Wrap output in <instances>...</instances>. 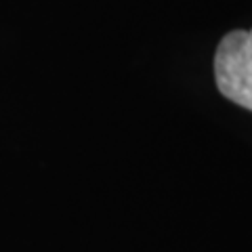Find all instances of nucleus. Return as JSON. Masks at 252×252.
<instances>
[{
    "label": "nucleus",
    "instance_id": "f257e3e1",
    "mask_svg": "<svg viewBox=\"0 0 252 252\" xmlns=\"http://www.w3.org/2000/svg\"><path fill=\"white\" fill-rule=\"evenodd\" d=\"M215 80L223 97L252 112V30H233L219 42Z\"/></svg>",
    "mask_w": 252,
    "mask_h": 252
}]
</instances>
